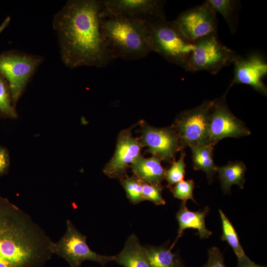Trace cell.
Here are the masks:
<instances>
[{
    "instance_id": "obj_1",
    "label": "cell",
    "mask_w": 267,
    "mask_h": 267,
    "mask_svg": "<svg viewBox=\"0 0 267 267\" xmlns=\"http://www.w3.org/2000/svg\"><path fill=\"white\" fill-rule=\"evenodd\" d=\"M102 0H69L54 16L60 57L71 69L105 67L115 60L100 26Z\"/></svg>"
},
{
    "instance_id": "obj_2",
    "label": "cell",
    "mask_w": 267,
    "mask_h": 267,
    "mask_svg": "<svg viewBox=\"0 0 267 267\" xmlns=\"http://www.w3.org/2000/svg\"><path fill=\"white\" fill-rule=\"evenodd\" d=\"M52 241L31 217L0 196V258L15 267H41Z\"/></svg>"
},
{
    "instance_id": "obj_3",
    "label": "cell",
    "mask_w": 267,
    "mask_h": 267,
    "mask_svg": "<svg viewBox=\"0 0 267 267\" xmlns=\"http://www.w3.org/2000/svg\"><path fill=\"white\" fill-rule=\"evenodd\" d=\"M100 26L106 45L114 59L137 60L152 52L144 22L100 14Z\"/></svg>"
},
{
    "instance_id": "obj_4",
    "label": "cell",
    "mask_w": 267,
    "mask_h": 267,
    "mask_svg": "<svg viewBox=\"0 0 267 267\" xmlns=\"http://www.w3.org/2000/svg\"><path fill=\"white\" fill-rule=\"evenodd\" d=\"M145 24L152 52L184 68L195 49L194 43L185 37L174 20L166 18Z\"/></svg>"
},
{
    "instance_id": "obj_5",
    "label": "cell",
    "mask_w": 267,
    "mask_h": 267,
    "mask_svg": "<svg viewBox=\"0 0 267 267\" xmlns=\"http://www.w3.org/2000/svg\"><path fill=\"white\" fill-rule=\"evenodd\" d=\"M43 61L42 56L17 50L0 53V73L9 84L14 107Z\"/></svg>"
},
{
    "instance_id": "obj_6",
    "label": "cell",
    "mask_w": 267,
    "mask_h": 267,
    "mask_svg": "<svg viewBox=\"0 0 267 267\" xmlns=\"http://www.w3.org/2000/svg\"><path fill=\"white\" fill-rule=\"evenodd\" d=\"M194 43L195 49L184 67L188 72L206 71L215 75L223 68L233 64L240 55L224 45L218 34L205 37Z\"/></svg>"
},
{
    "instance_id": "obj_7",
    "label": "cell",
    "mask_w": 267,
    "mask_h": 267,
    "mask_svg": "<svg viewBox=\"0 0 267 267\" xmlns=\"http://www.w3.org/2000/svg\"><path fill=\"white\" fill-rule=\"evenodd\" d=\"M50 250L64 259L70 267H80L86 261L99 263L104 266L114 261L115 256H105L93 251L87 243V237L81 233L69 220H66V230L58 242L52 241Z\"/></svg>"
},
{
    "instance_id": "obj_8",
    "label": "cell",
    "mask_w": 267,
    "mask_h": 267,
    "mask_svg": "<svg viewBox=\"0 0 267 267\" xmlns=\"http://www.w3.org/2000/svg\"><path fill=\"white\" fill-rule=\"evenodd\" d=\"M213 100H205L199 106L180 113L172 125L181 149L209 143L208 125Z\"/></svg>"
},
{
    "instance_id": "obj_9",
    "label": "cell",
    "mask_w": 267,
    "mask_h": 267,
    "mask_svg": "<svg viewBox=\"0 0 267 267\" xmlns=\"http://www.w3.org/2000/svg\"><path fill=\"white\" fill-rule=\"evenodd\" d=\"M229 89L219 98L213 100L208 125L209 143L215 145L227 137L239 138L251 134L245 124L230 110L226 101Z\"/></svg>"
},
{
    "instance_id": "obj_10",
    "label": "cell",
    "mask_w": 267,
    "mask_h": 267,
    "mask_svg": "<svg viewBox=\"0 0 267 267\" xmlns=\"http://www.w3.org/2000/svg\"><path fill=\"white\" fill-rule=\"evenodd\" d=\"M101 15L137 20L144 23L166 19L165 0H102Z\"/></svg>"
},
{
    "instance_id": "obj_11",
    "label": "cell",
    "mask_w": 267,
    "mask_h": 267,
    "mask_svg": "<svg viewBox=\"0 0 267 267\" xmlns=\"http://www.w3.org/2000/svg\"><path fill=\"white\" fill-rule=\"evenodd\" d=\"M174 21L185 37L193 43L218 34L216 12L207 1L182 11Z\"/></svg>"
},
{
    "instance_id": "obj_12",
    "label": "cell",
    "mask_w": 267,
    "mask_h": 267,
    "mask_svg": "<svg viewBox=\"0 0 267 267\" xmlns=\"http://www.w3.org/2000/svg\"><path fill=\"white\" fill-rule=\"evenodd\" d=\"M140 125L139 140L142 147H147L148 151L161 161H174L176 154L182 149L173 127L156 128L144 121H140Z\"/></svg>"
},
{
    "instance_id": "obj_13",
    "label": "cell",
    "mask_w": 267,
    "mask_h": 267,
    "mask_svg": "<svg viewBox=\"0 0 267 267\" xmlns=\"http://www.w3.org/2000/svg\"><path fill=\"white\" fill-rule=\"evenodd\" d=\"M131 130L125 129L119 133L115 152L103 169L110 178L120 179L126 176L129 165L140 156L142 146L139 138L133 136Z\"/></svg>"
},
{
    "instance_id": "obj_14",
    "label": "cell",
    "mask_w": 267,
    "mask_h": 267,
    "mask_svg": "<svg viewBox=\"0 0 267 267\" xmlns=\"http://www.w3.org/2000/svg\"><path fill=\"white\" fill-rule=\"evenodd\" d=\"M233 64V78L229 89L235 84H245L261 94L267 95V88L263 81L267 74V64L260 55L252 53L246 57L239 55Z\"/></svg>"
},
{
    "instance_id": "obj_15",
    "label": "cell",
    "mask_w": 267,
    "mask_h": 267,
    "mask_svg": "<svg viewBox=\"0 0 267 267\" xmlns=\"http://www.w3.org/2000/svg\"><path fill=\"white\" fill-rule=\"evenodd\" d=\"M186 202H182L179 210L177 212L176 218L178 223V229L177 238L170 249L172 250L178 239L182 235L185 229L191 228L197 230L198 234L201 238L210 237L212 232L206 226L205 218L210 209L206 207L203 210L193 212L189 211L186 206Z\"/></svg>"
},
{
    "instance_id": "obj_16",
    "label": "cell",
    "mask_w": 267,
    "mask_h": 267,
    "mask_svg": "<svg viewBox=\"0 0 267 267\" xmlns=\"http://www.w3.org/2000/svg\"><path fill=\"white\" fill-rule=\"evenodd\" d=\"M161 161L154 156L145 158L140 155L131 166L134 176L143 182L160 184L165 178L166 172L161 165Z\"/></svg>"
},
{
    "instance_id": "obj_17",
    "label": "cell",
    "mask_w": 267,
    "mask_h": 267,
    "mask_svg": "<svg viewBox=\"0 0 267 267\" xmlns=\"http://www.w3.org/2000/svg\"><path fill=\"white\" fill-rule=\"evenodd\" d=\"M115 256V261L124 267H150L144 248L134 234L128 238L122 250Z\"/></svg>"
},
{
    "instance_id": "obj_18",
    "label": "cell",
    "mask_w": 267,
    "mask_h": 267,
    "mask_svg": "<svg viewBox=\"0 0 267 267\" xmlns=\"http://www.w3.org/2000/svg\"><path fill=\"white\" fill-rule=\"evenodd\" d=\"M247 168L240 161H229L226 165L217 167L221 187L224 193H228L233 184L243 189L246 181L245 173Z\"/></svg>"
},
{
    "instance_id": "obj_19",
    "label": "cell",
    "mask_w": 267,
    "mask_h": 267,
    "mask_svg": "<svg viewBox=\"0 0 267 267\" xmlns=\"http://www.w3.org/2000/svg\"><path fill=\"white\" fill-rule=\"evenodd\" d=\"M214 145L207 143L191 147L193 169L204 171L210 182L216 173L217 167L213 159Z\"/></svg>"
},
{
    "instance_id": "obj_20",
    "label": "cell",
    "mask_w": 267,
    "mask_h": 267,
    "mask_svg": "<svg viewBox=\"0 0 267 267\" xmlns=\"http://www.w3.org/2000/svg\"><path fill=\"white\" fill-rule=\"evenodd\" d=\"M215 12L221 14L228 24L230 32L235 34L238 24V14L241 2L237 0H206Z\"/></svg>"
},
{
    "instance_id": "obj_21",
    "label": "cell",
    "mask_w": 267,
    "mask_h": 267,
    "mask_svg": "<svg viewBox=\"0 0 267 267\" xmlns=\"http://www.w3.org/2000/svg\"><path fill=\"white\" fill-rule=\"evenodd\" d=\"M144 248L150 267H175L178 256L170 248L152 246Z\"/></svg>"
},
{
    "instance_id": "obj_22",
    "label": "cell",
    "mask_w": 267,
    "mask_h": 267,
    "mask_svg": "<svg viewBox=\"0 0 267 267\" xmlns=\"http://www.w3.org/2000/svg\"><path fill=\"white\" fill-rule=\"evenodd\" d=\"M222 220V233L221 239L228 243L236 254L238 260L247 256L241 246L237 233L228 219L221 210L219 211Z\"/></svg>"
},
{
    "instance_id": "obj_23",
    "label": "cell",
    "mask_w": 267,
    "mask_h": 267,
    "mask_svg": "<svg viewBox=\"0 0 267 267\" xmlns=\"http://www.w3.org/2000/svg\"><path fill=\"white\" fill-rule=\"evenodd\" d=\"M0 116L10 119L18 118L16 108L12 104L9 84L0 73Z\"/></svg>"
},
{
    "instance_id": "obj_24",
    "label": "cell",
    "mask_w": 267,
    "mask_h": 267,
    "mask_svg": "<svg viewBox=\"0 0 267 267\" xmlns=\"http://www.w3.org/2000/svg\"><path fill=\"white\" fill-rule=\"evenodd\" d=\"M120 181L131 203L137 204L144 200L142 196L143 182L138 178L135 176H125Z\"/></svg>"
},
{
    "instance_id": "obj_25",
    "label": "cell",
    "mask_w": 267,
    "mask_h": 267,
    "mask_svg": "<svg viewBox=\"0 0 267 267\" xmlns=\"http://www.w3.org/2000/svg\"><path fill=\"white\" fill-rule=\"evenodd\" d=\"M185 151L183 150H181L179 159L177 161L175 160L173 161L170 168L166 170L165 178L168 182L167 186L169 188L183 180L185 174Z\"/></svg>"
},
{
    "instance_id": "obj_26",
    "label": "cell",
    "mask_w": 267,
    "mask_h": 267,
    "mask_svg": "<svg viewBox=\"0 0 267 267\" xmlns=\"http://www.w3.org/2000/svg\"><path fill=\"white\" fill-rule=\"evenodd\" d=\"M195 187L194 181L192 179L182 180L169 187L175 198L186 202L187 200L191 199L196 203L193 191Z\"/></svg>"
},
{
    "instance_id": "obj_27",
    "label": "cell",
    "mask_w": 267,
    "mask_h": 267,
    "mask_svg": "<svg viewBox=\"0 0 267 267\" xmlns=\"http://www.w3.org/2000/svg\"><path fill=\"white\" fill-rule=\"evenodd\" d=\"M163 187L160 184L143 183L142 196L144 200H149L156 205H165V200L162 197Z\"/></svg>"
},
{
    "instance_id": "obj_28",
    "label": "cell",
    "mask_w": 267,
    "mask_h": 267,
    "mask_svg": "<svg viewBox=\"0 0 267 267\" xmlns=\"http://www.w3.org/2000/svg\"><path fill=\"white\" fill-rule=\"evenodd\" d=\"M203 267H226L222 254L216 247L210 248L208 252V260Z\"/></svg>"
},
{
    "instance_id": "obj_29",
    "label": "cell",
    "mask_w": 267,
    "mask_h": 267,
    "mask_svg": "<svg viewBox=\"0 0 267 267\" xmlns=\"http://www.w3.org/2000/svg\"><path fill=\"white\" fill-rule=\"evenodd\" d=\"M9 166V157L6 149L0 146V177L5 174Z\"/></svg>"
},
{
    "instance_id": "obj_30",
    "label": "cell",
    "mask_w": 267,
    "mask_h": 267,
    "mask_svg": "<svg viewBox=\"0 0 267 267\" xmlns=\"http://www.w3.org/2000/svg\"><path fill=\"white\" fill-rule=\"evenodd\" d=\"M237 267H267L255 264L248 257L246 256L245 257L238 260Z\"/></svg>"
},
{
    "instance_id": "obj_31",
    "label": "cell",
    "mask_w": 267,
    "mask_h": 267,
    "mask_svg": "<svg viewBox=\"0 0 267 267\" xmlns=\"http://www.w3.org/2000/svg\"><path fill=\"white\" fill-rule=\"evenodd\" d=\"M11 17L7 16L0 25V34L8 26L10 23Z\"/></svg>"
},
{
    "instance_id": "obj_32",
    "label": "cell",
    "mask_w": 267,
    "mask_h": 267,
    "mask_svg": "<svg viewBox=\"0 0 267 267\" xmlns=\"http://www.w3.org/2000/svg\"><path fill=\"white\" fill-rule=\"evenodd\" d=\"M0 267H15L8 261L0 258Z\"/></svg>"
},
{
    "instance_id": "obj_33",
    "label": "cell",
    "mask_w": 267,
    "mask_h": 267,
    "mask_svg": "<svg viewBox=\"0 0 267 267\" xmlns=\"http://www.w3.org/2000/svg\"><path fill=\"white\" fill-rule=\"evenodd\" d=\"M175 267H185L184 266V265L182 264L181 261L178 258H178L177 259V260H176V263H175Z\"/></svg>"
}]
</instances>
